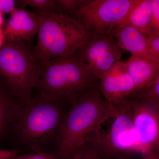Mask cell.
Wrapping results in <instances>:
<instances>
[{"mask_svg": "<svg viewBox=\"0 0 159 159\" xmlns=\"http://www.w3.org/2000/svg\"><path fill=\"white\" fill-rule=\"evenodd\" d=\"M70 105L36 95L23 105L10 126L20 145L36 152L47 145H54L60 129Z\"/></svg>", "mask_w": 159, "mask_h": 159, "instance_id": "1", "label": "cell"}, {"mask_svg": "<svg viewBox=\"0 0 159 159\" xmlns=\"http://www.w3.org/2000/svg\"><path fill=\"white\" fill-rule=\"evenodd\" d=\"M99 84V80L90 77L83 70L76 54L35 62L33 89L38 95L71 105Z\"/></svg>", "mask_w": 159, "mask_h": 159, "instance_id": "2", "label": "cell"}, {"mask_svg": "<svg viewBox=\"0 0 159 159\" xmlns=\"http://www.w3.org/2000/svg\"><path fill=\"white\" fill-rule=\"evenodd\" d=\"M112 107L102 97L99 87L74 101L64 119L52 152L57 159H62L89 141Z\"/></svg>", "mask_w": 159, "mask_h": 159, "instance_id": "3", "label": "cell"}, {"mask_svg": "<svg viewBox=\"0 0 159 159\" xmlns=\"http://www.w3.org/2000/svg\"><path fill=\"white\" fill-rule=\"evenodd\" d=\"M37 13L39 16V28L37 42L32 49L35 62L76 54L88 37L82 26L67 15Z\"/></svg>", "mask_w": 159, "mask_h": 159, "instance_id": "4", "label": "cell"}, {"mask_svg": "<svg viewBox=\"0 0 159 159\" xmlns=\"http://www.w3.org/2000/svg\"><path fill=\"white\" fill-rule=\"evenodd\" d=\"M35 69L32 49L26 41L4 42L0 50V79L22 106L32 98Z\"/></svg>", "mask_w": 159, "mask_h": 159, "instance_id": "5", "label": "cell"}, {"mask_svg": "<svg viewBox=\"0 0 159 159\" xmlns=\"http://www.w3.org/2000/svg\"><path fill=\"white\" fill-rule=\"evenodd\" d=\"M112 120L105 133L96 132L92 138L105 159H112L126 154L145 153L137 141L132 119L131 109L127 99L113 105Z\"/></svg>", "mask_w": 159, "mask_h": 159, "instance_id": "6", "label": "cell"}, {"mask_svg": "<svg viewBox=\"0 0 159 159\" xmlns=\"http://www.w3.org/2000/svg\"><path fill=\"white\" fill-rule=\"evenodd\" d=\"M138 1L92 0L88 5L70 17L77 21L87 34H107L112 36Z\"/></svg>", "mask_w": 159, "mask_h": 159, "instance_id": "7", "label": "cell"}, {"mask_svg": "<svg viewBox=\"0 0 159 159\" xmlns=\"http://www.w3.org/2000/svg\"><path fill=\"white\" fill-rule=\"evenodd\" d=\"M123 50L109 34H88L77 51L80 66L90 77L99 80L102 75L119 61Z\"/></svg>", "mask_w": 159, "mask_h": 159, "instance_id": "8", "label": "cell"}, {"mask_svg": "<svg viewBox=\"0 0 159 159\" xmlns=\"http://www.w3.org/2000/svg\"><path fill=\"white\" fill-rule=\"evenodd\" d=\"M137 141L144 152L159 151V107L127 98Z\"/></svg>", "mask_w": 159, "mask_h": 159, "instance_id": "9", "label": "cell"}, {"mask_svg": "<svg viewBox=\"0 0 159 159\" xmlns=\"http://www.w3.org/2000/svg\"><path fill=\"white\" fill-rule=\"evenodd\" d=\"M99 89L103 98L112 105L124 102L135 90L125 63L119 61L103 74L99 80Z\"/></svg>", "mask_w": 159, "mask_h": 159, "instance_id": "10", "label": "cell"}, {"mask_svg": "<svg viewBox=\"0 0 159 159\" xmlns=\"http://www.w3.org/2000/svg\"><path fill=\"white\" fill-rule=\"evenodd\" d=\"M39 25L37 13L17 9L11 14L3 31L4 42L26 41L37 34Z\"/></svg>", "mask_w": 159, "mask_h": 159, "instance_id": "11", "label": "cell"}, {"mask_svg": "<svg viewBox=\"0 0 159 159\" xmlns=\"http://www.w3.org/2000/svg\"><path fill=\"white\" fill-rule=\"evenodd\" d=\"M112 36L123 51H129L133 56L159 63V61L152 57L148 51L147 36L133 26L128 25L119 28Z\"/></svg>", "mask_w": 159, "mask_h": 159, "instance_id": "12", "label": "cell"}, {"mask_svg": "<svg viewBox=\"0 0 159 159\" xmlns=\"http://www.w3.org/2000/svg\"><path fill=\"white\" fill-rule=\"evenodd\" d=\"M125 63L135 90L153 80L159 75V63L132 55Z\"/></svg>", "mask_w": 159, "mask_h": 159, "instance_id": "13", "label": "cell"}, {"mask_svg": "<svg viewBox=\"0 0 159 159\" xmlns=\"http://www.w3.org/2000/svg\"><path fill=\"white\" fill-rule=\"evenodd\" d=\"M22 106L0 79V128L3 133L16 119Z\"/></svg>", "mask_w": 159, "mask_h": 159, "instance_id": "14", "label": "cell"}, {"mask_svg": "<svg viewBox=\"0 0 159 159\" xmlns=\"http://www.w3.org/2000/svg\"><path fill=\"white\" fill-rule=\"evenodd\" d=\"M152 0H138L126 17L118 26V29L131 25L147 36L152 15Z\"/></svg>", "mask_w": 159, "mask_h": 159, "instance_id": "15", "label": "cell"}, {"mask_svg": "<svg viewBox=\"0 0 159 159\" xmlns=\"http://www.w3.org/2000/svg\"><path fill=\"white\" fill-rule=\"evenodd\" d=\"M127 98L140 100L159 107V75L150 82L134 90Z\"/></svg>", "mask_w": 159, "mask_h": 159, "instance_id": "16", "label": "cell"}, {"mask_svg": "<svg viewBox=\"0 0 159 159\" xmlns=\"http://www.w3.org/2000/svg\"><path fill=\"white\" fill-rule=\"evenodd\" d=\"M61 159H105L96 143L89 140L75 148Z\"/></svg>", "mask_w": 159, "mask_h": 159, "instance_id": "17", "label": "cell"}, {"mask_svg": "<svg viewBox=\"0 0 159 159\" xmlns=\"http://www.w3.org/2000/svg\"><path fill=\"white\" fill-rule=\"evenodd\" d=\"M92 0H54V12L71 16L88 5Z\"/></svg>", "mask_w": 159, "mask_h": 159, "instance_id": "18", "label": "cell"}, {"mask_svg": "<svg viewBox=\"0 0 159 159\" xmlns=\"http://www.w3.org/2000/svg\"><path fill=\"white\" fill-rule=\"evenodd\" d=\"M16 3L20 9L30 6L37 12H54V0H20Z\"/></svg>", "mask_w": 159, "mask_h": 159, "instance_id": "19", "label": "cell"}, {"mask_svg": "<svg viewBox=\"0 0 159 159\" xmlns=\"http://www.w3.org/2000/svg\"><path fill=\"white\" fill-rule=\"evenodd\" d=\"M152 15L147 31V37L159 33V1L152 0Z\"/></svg>", "mask_w": 159, "mask_h": 159, "instance_id": "20", "label": "cell"}, {"mask_svg": "<svg viewBox=\"0 0 159 159\" xmlns=\"http://www.w3.org/2000/svg\"><path fill=\"white\" fill-rule=\"evenodd\" d=\"M147 45L151 55L159 61V33L148 36Z\"/></svg>", "mask_w": 159, "mask_h": 159, "instance_id": "21", "label": "cell"}, {"mask_svg": "<svg viewBox=\"0 0 159 159\" xmlns=\"http://www.w3.org/2000/svg\"><path fill=\"white\" fill-rule=\"evenodd\" d=\"M11 159H57V157L53 152H39L33 153L18 154Z\"/></svg>", "mask_w": 159, "mask_h": 159, "instance_id": "22", "label": "cell"}, {"mask_svg": "<svg viewBox=\"0 0 159 159\" xmlns=\"http://www.w3.org/2000/svg\"><path fill=\"white\" fill-rule=\"evenodd\" d=\"M17 8L16 1L0 0V12L5 14H12Z\"/></svg>", "mask_w": 159, "mask_h": 159, "instance_id": "23", "label": "cell"}, {"mask_svg": "<svg viewBox=\"0 0 159 159\" xmlns=\"http://www.w3.org/2000/svg\"><path fill=\"white\" fill-rule=\"evenodd\" d=\"M17 149H5L0 148V159H11L18 154Z\"/></svg>", "mask_w": 159, "mask_h": 159, "instance_id": "24", "label": "cell"}, {"mask_svg": "<svg viewBox=\"0 0 159 159\" xmlns=\"http://www.w3.org/2000/svg\"><path fill=\"white\" fill-rule=\"evenodd\" d=\"M141 159H159V151H150L143 154Z\"/></svg>", "mask_w": 159, "mask_h": 159, "instance_id": "25", "label": "cell"}, {"mask_svg": "<svg viewBox=\"0 0 159 159\" xmlns=\"http://www.w3.org/2000/svg\"><path fill=\"white\" fill-rule=\"evenodd\" d=\"M4 43V34L2 28H0V50L2 47Z\"/></svg>", "mask_w": 159, "mask_h": 159, "instance_id": "26", "label": "cell"}, {"mask_svg": "<svg viewBox=\"0 0 159 159\" xmlns=\"http://www.w3.org/2000/svg\"><path fill=\"white\" fill-rule=\"evenodd\" d=\"M3 22H4V19H3V14L0 12V28H2Z\"/></svg>", "mask_w": 159, "mask_h": 159, "instance_id": "27", "label": "cell"}, {"mask_svg": "<svg viewBox=\"0 0 159 159\" xmlns=\"http://www.w3.org/2000/svg\"><path fill=\"white\" fill-rule=\"evenodd\" d=\"M112 159H133L132 158H131L129 157H127L125 156H119L116 157Z\"/></svg>", "mask_w": 159, "mask_h": 159, "instance_id": "28", "label": "cell"}, {"mask_svg": "<svg viewBox=\"0 0 159 159\" xmlns=\"http://www.w3.org/2000/svg\"><path fill=\"white\" fill-rule=\"evenodd\" d=\"M3 132L2 131V129H1V128H0V135H1V134H3Z\"/></svg>", "mask_w": 159, "mask_h": 159, "instance_id": "29", "label": "cell"}]
</instances>
